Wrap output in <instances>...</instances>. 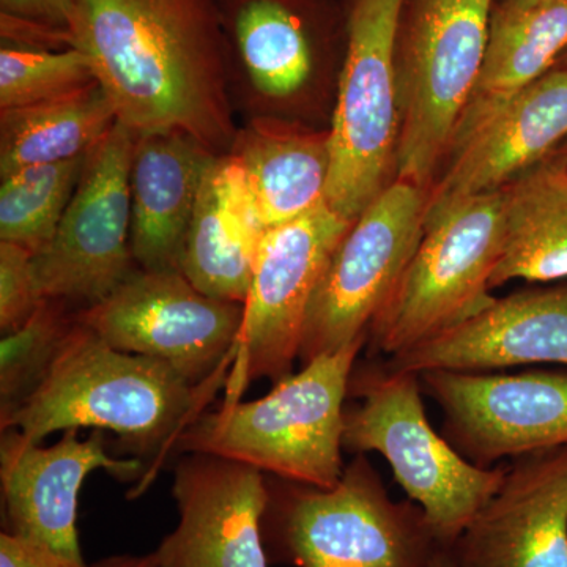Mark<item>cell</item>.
<instances>
[{"instance_id": "cb8c5ba5", "label": "cell", "mask_w": 567, "mask_h": 567, "mask_svg": "<svg viewBox=\"0 0 567 567\" xmlns=\"http://www.w3.org/2000/svg\"><path fill=\"white\" fill-rule=\"evenodd\" d=\"M117 122L99 82L0 114V175L87 155Z\"/></svg>"}, {"instance_id": "d590c367", "label": "cell", "mask_w": 567, "mask_h": 567, "mask_svg": "<svg viewBox=\"0 0 567 567\" xmlns=\"http://www.w3.org/2000/svg\"><path fill=\"white\" fill-rule=\"evenodd\" d=\"M557 65L563 66V69L567 70V50L565 54L561 55V59H559Z\"/></svg>"}, {"instance_id": "5b68a950", "label": "cell", "mask_w": 567, "mask_h": 567, "mask_svg": "<svg viewBox=\"0 0 567 567\" xmlns=\"http://www.w3.org/2000/svg\"><path fill=\"white\" fill-rule=\"evenodd\" d=\"M264 540L270 561L295 567H427L439 550L424 511L394 502L365 454L333 487L268 483Z\"/></svg>"}, {"instance_id": "52a82bcc", "label": "cell", "mask_w": 567, "mask_h": 567, "mask_svg": "<svg viewBox=\"0 0 567 567\" xmlns=\"http://www.w3.org/2000/svg\"><path fill=\"white\" fill-rule=\"evenodd\" d=\"M503 244L502 192L481 194L424 227L423 240L368 338V357H394L494 303Z\"/></svg>"}, {"instance_id": "5bb4252c", "label": "cell", "mask_w": 567, "mask_h": 567, "mask_svg": "<svg viewBox=\"0 0 567 567\" xmlns=\"http://www.w3.org/2000/svg\"><path fill=\"white\" fill-rule=\"evenodd\" d=\"M178 524L155 551L156 567H268L264 516L270 487L252 466L186 454L174 472Z\"/></svg>"}, {"instance_id": "d6a6232c", "label": "cell", "mask_w": 567, "mask_h": 567, "mask_svg": "<svg viewBox=\"0 0 567 567\" xmlns=\"http://www.w3.org/2000/svg\"><path fill=\"white\" fill-rule=\"evenodd\" d=\"M427 567H461L453 548L440 547Z\"/></svg>"}, {"instance_id": "ac0fdd59", "label": "cell", "mask_w": 567, "mask_h": 567, "mask_svg": "<svg viewBox=\"0 0 567 567\" xmlns=\"http://www.w3.org/2000/svg\"><path fill=\"white\" fill-rule=\"evenodd\" d=\"M379 358L390 371L415 374L567 365V282L495 298L445 333L394 357Z\"/></svg>"}, {"instance_id": "ffe728a7", "label": "cell", "mask_w": 567, "mask_h": 567, "mask_svg": "<svg viewBox=\"0 0 567 567\" xmlns=\"http://www.w3.org/2000/svg\"><path fill=\"white\" fill-rule=\"evenodd\" d=\"M213 156L182 132L136 134L130 245L141 270L181 271L200 183Z\"/></svg>"}, {"instance_id": "d4e9b609", "label": "cell", "mask_w": 567, "mask_h": 567, "mask_svg": "<svg viewBox=\"0 0 567 567\" xmlns=\"http://www.w3.org/2000/svg\"><path fill=\"white\" fill-rule=\"evenodd\" d=\"M237 40L257 91L286 99L311 76L312 55L300 22L275 0H252L237 18Z\"/></svg>"}, {"instance_id": "7a4b0ae2", "label": "cell", "mask_w": 567, "mask_h": 567, "mask_svg": "<svg viewBox=\"0 0 567 567\" xmlns=\"http://www.w3.org/2000/svg\"><path fill=\"white\" fill-rule=\"evenodd\" d=\"M227 377L193 385L163 361L106 344L78 319L43 382L0 429H17L35 443L54 432L111 431L158 464Z\"/></svg>"}, {"instance_id": "2e32d148", "label": "cell", "mask_w": 567, "mask_h": 567, "mask_svg": "<svg viewBox=\"0 0 567 567\" xmlns=\"http://www.w3.org/2000/svg\"><path fill=\"white\" fill-rule=\"evenodd\" d=\"M567 140V70L554 66L483 125L451 145L427 196L424 227L481 194L505 188Z\"/></svg>"}, {"instance_id": "1f68e13d", "label": "cell", "mask_w": 567, "mask_h": 567, "mask_svg": "<svg viewBox=\"0 0 567 567\" xmlns=\"http://www.w3.org/2000/svg\"><path fill=\"white\" fill-rule=\"evenodd\" d=\"M93 567H156L152 554L147 555H117L104 558Z\"/></svg>"}, {"instance_id": "484cf974", "label": "cell", "mask_w": 567, "mask_h": 567, "mask_svg": "<svg viewBox=\"0 0 567 567\" xmlns=\"http://www.w3.org/2000/svg\"><path fill=\"white\" fill-rule=\"evenodd\" d=\"M85 156L24 167L3 177L0 241L21 246L33 256L50 244L80 182Z\"/></svg>"}, {"instance_id": "44dd1931", "label": "cell", "mask_w": 567, "mask_h": 567, "mask_svg": "<svg viewBox=\"0 0 567 567\" xmlns=\"http://www.w3.org/2000/svg\"><path fill=\"white\" fill-rule=\"evenodd\" d=\"M566 50L567 0H540L527 9L495 3L483 69L451 145L557 66Z\"/></svg>"}, {"instance_id": "603a6c76", "label": "cell", "mask_w": 567, "mask_h": 567, "mask_svg": "<svg viewBox=\"0 0 567 567\" xmlns=\"http://www.w3.org/2000/svg\"><path fill=\"white\" fill-rule=\"evenodd\" d=\"M502 192L503 244L492 290L516 279H567V171L547 158Z\"/></svg>"}, {"instance_id": "8992f818", "label": "cell", "mask_w": 567, "mask_h": 567, "mask_svg": "<svg viewBox=\"0 0 567 567\" xmlns=\"http://www.w3.org/2000/svg\"><path fill=\"white\" fill-rule=\"evenodd\" d=\"M395 178L431 192L483 69L495 0H406Z\"/></svg>"}, {"instance_id": "e0dca14e", "label": "cell", "mask_w": 567, "mask_h": 567, "mask_svg": "<svg viewBox=\"0 0 567 567\" xmlns=\"http://www.w3.org/2000/svg\"><path fill=\"white\" fill-rule=\"evenodd\" d=\"M453 551L461 567H567V445L509 461Z\"/></svg>"}, {"instance_id": "3957f363", "label": "cell", "mask_w": 567, "mask_h": 567, "mask_svg": "<svg viewBox=\"0 0 567 567\" xmlns=\"http://www.w3.org/2000/svg\"><path fill=\"white\" fill-rule=\"evenodd\" d=\"M365 339L317 357L257 401H224L183 431L174 451L210 454L279 481L328 488L344 472L346 402Z\"/></svg>"}, {"instance_id": "f546056e", "label": "cell", "mask_w": 567, "mask_h": 567, "mask_svg": "<svg viewBox=\"0 0 567 567\" xmlns=\"http://www.w3.org/2000/svg\"><path fill=\"white\" fill-rule=\"evenodd\" d=\"M0 567H93L85 561L65 557L37 540L0 533Z\"/></svg>"}, {"instance_id": "8fae6325", "label": "cell", "mask_w": 567, "mask_h": 567, "mask_svg": "<svg viewBox=\"0 0 567 567\" xmlns=\"http://www.w3.org/2000/svg\"><path fill=\"white\" fill-rule=\"evenodd\" d=\"M134 144L136 133L115 122L85 156L54 237L33 256V275L43 300L87 309L110 297L133 274L130 175Z\"/></svg>"}, {"instance_id": "836d02e7", "label": "cell", "mask_w": 567, "mask_h": 567, "mask_svg": "<svg viewBox=\"0 0 567 567\" xmlns=\"http://www.w3.org/2000/svg\"><path fill=\"white\" fill-rule=\"evenodd\" d=\"M540 0H502L499 6L507 7V9H527V7L535 6Z\"/></svg>"}, {"instance_id": "e575fe53", "label": "cell", "mask_w": 567, "mask_h": 567, "mask_svg": "<svg viewBox=\"0 0 567 567\" xmlns=\"http://www.w3.org/2000/svg\"><path fill=\"white\" fill-rule=\"evenodd\" d=\"M551 158L557 159L559 164L567 171V140L554 152Z\"/></svg>"}, {"instance_id": "f1b7e54d", "label": "cell", "mask_w": 567, "mask_h": 567, "mask_svg": "<svg viewBox=\"0 0 567 567\" xmlns=\"http://www.w3.org/2000/svg\"><path fill=\"white\" fill-rule=\"evenodd\" d=\"M43 298L33 275V254L0 241V331L10 334L31 319Z\"/></svg>"}, {"instance_id": "4fadbf2b", "label": "cell", "mask_w": 567, "mask_h": 567, "mask_svg": "<svg viewBox=\"0 0 567 567\" xmlns=\"http://www.w3.org/2000/svg\"><path fill=\"white\" fill-rule=\"evenodd\" d=\"M420 380L442 410V435L481 468L567 445L565 371H429Z\"/></svg>"}, {"instance_id": "30bf717a", "label": "cell", "mask_w": 567, "mask_h": 567, "mask_svg": "<svg viewBox=\"0 0 567 567\" xmlns=\"http://www.w3.org/2000/svg\"><path fill=\"white\" fill-rule=\"evenodd\" d=\"M429 192L394 182L369 205L336 249L315 295L298 363L365 339L423 240Z\"/></svg>"}, {"instance_id": "7402d4cb", "label": "cell", "mask_w": 567, "mask_h": 567, "mask_svg": "<svg viewBox=\"0 0 567 567\" xmlns=\"http://www.w3.org/2000/svg\"><path fill=\"white\" fill-rule=\"evenodd\" d=\"M230 155L244 166L268 230L327 203L330 132L257 118L237 133Z\"/></svg>"}, {"instance_id": "9c48e42d", "label": "cell", "mask_w": 567, "mask_h": 567, "mask_svg": "<svg viewBox=\"0 0 567 567\" xmlns=\"http://www.w3.org/2000/svg\"><path fill=\"white\" fill-rule=\"evenodd\" d=\"M353 223L323 203L265 235L224 401H240L254 380L276 383L293 374L309 308Z\"/></svg>"}, {"instance_id": "7c38bea8", "label": "cell", "mask_w": 567, "mask_h": 567, "mask_svg": "<svg viewBox=\"0 0 567 567\" xmlns=\"http://www.w3.org/2000/svg\"><path fill=\"white\" fill-rule=\"evenodd\" d=\"M245 305L197 290L182 271L134 270L78 319L106 344L169 364L193 385L233 368Z\"/></svg>"}, {"instance_id": "277c9868", "label": "cell", "mask_w": 567, "mask_h": 567, "mask_svg": "<svg viewBox=\"0 0 567 567\" xmlns=\"http://www.w3.org/2000/svg\"><path fill=\"white\" fill-rule=\"evenodd\" d=\"M415 372L390 371L379 357L358 360L346 406L347 453H379L395 483L424 511L440 546L453 548L470 522L502 486L506 465L481 468L466 461L429 423Z\"/></svg>"}, {"instance_id": "ba28073f", "label": "cell", "mask_w": 567, "mask_h": 567, "mask_svg": "<svg viewBox=\"0 0 567 567\" xmlns=\"http://www.w3.org/2000/svg\"><path fill=\"white\" fill-rule=\"evenodd\" d=\"M406 0H354L330 130L327 204L357 221L395 174L401 104L398 44Z\"/></svg>"}, {"instance_id": "4dcf8cb0", "label": "cell", "mask_w": 567, "mask_h": 567, "mask_svg": "<svg viewBox=\"0 0 567 567\" xmlns=\"http://www.w3.org/2000/svg\"><path fill=\"white\" fill-rule=\"evenodd\" d=\"M3 10L17 17L44 18L69 25L73 0H2Z\"/></svg>"}, {"instance_id": "4316f807", "label": "cell", "mask_w": 567, "mask_h": 567, "mask_svg": "<svg viewBox=\"0 0 567 567\" xmlns=\"http://www.w3.org/2000/svg\"><path fill=\"white\" fill-rule=\"evenodd\" d=\"M78 322L70 305L43 300L20 330L0 342V423L40 386Z\"/></svg>"}, {"instance_id": "83f0119b", "label": "cell", "mask_w": 567, "mask_h": 567, "mask_svg": "<svg viewBox=\"0 0 567 567\" xmlns=\"http://www.w3.org/2000/svg\"><path fill=\"white\" fill-rule=\"evenodd\" d=\"M96 82L92 63L78 48L0 51V110H17L58 99Z\"/></svg>"}, {"instance_id": "9a60e30c", "label": "cell", "mask_w": 567, "mask_h": 567, "mask_svg": "<svg viewBox=\"0 0 567 567\" xmlns=\"http://www.w3.org/2000/svg\"><path fill=\"white\" fill-rule=\"evenodd\" d=\"M142 466L140 457H111L103 431L93 432L87 440H81L78 431H65L58 443L47 447L17 429L2 431L0 484L6 532L84 561L76 518L85 477L104 470L130 480L140 475Z\"/></svg>"}, {"instance_id": "d6986e66", "label": "cell", "mask_w": 567, "mask_h": 567, "mask_svg": "<svg viewBox=\"0 0 567 567\" xmlns=\"http://www.w3.org/2000/svg\"><path fill=\"white\" fill-rule=\"evenodd\" d=\"M268 227L244 166L213 156L200 183L181 271L200 292L244 303Z\"/></svg>"}, {"instance_id": "6da1fadb", "label": "cell", "mask_w": 567, "mask_h": 567, "mask_svg": "<svg viewBox=\"0 0 567 567\" xmlns=\"http://www.w3.org/2000/svg\"><path fill=\"white\" fill-rule=\"evenodd\" d=\"M70 41L92 63L117 122L233 147L221 52L196 0H73Z\"/></svg>"}]
</instances>
